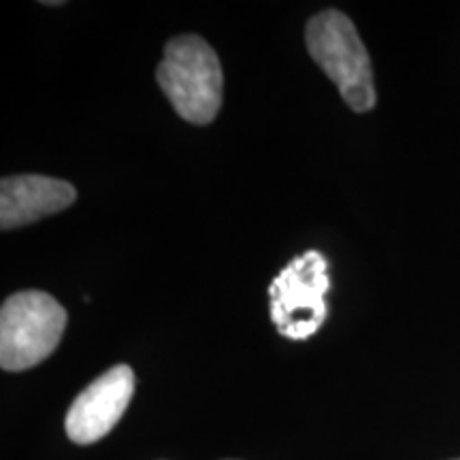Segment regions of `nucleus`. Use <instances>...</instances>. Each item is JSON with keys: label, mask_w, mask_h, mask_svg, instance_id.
Wrapping results in <instances>:
<instances>
[{"label": "nucleus", "mask_w": 460, "mask_h": 460, "mask_svg": "<svg viewBox=\"0 0 460 460\" xmlns=\"http://www.w3.org/2000/svg\"><path fill=\"white\" fill-rule=\"evenodd\" d=\"M309 56L339 88L352 111L367 113L376 107L377 94L373 68L365 43L348 15L326 9L309 20L305 28Z\"/></svg>", "instance_id": "2"}, {"label": "nucleus", "mask_w": 460, "mask_h": 460, "mask_svg": "<svg viewBox=\"0 0 460 460\" xmlns=\"http://www.w3.org/2000/svg\"><path fill=\"white\" fill-rule=\"evenodd\" d=\"M331 290L329 261L318 250L296 256L269 286L271 320L279 335L305 341L324 324L326 292Z\"/></svg>", "instance_id": "4"}, {"label": "nucleus", "mask_w": 460, "mask_h": 460, "mask_svg": "<svg viewBox=\"0 0 460 460\" xmlns=\"http://www.w3.org/2000/svg\"><path fill=\"white\" fill-rule=\"evenodd\" d=\"M77 190L45 175H13L0 183V228L13 230L71 207Z\"/></svg>", "instance_id": "6"}, {"label": "nucleus", "mask_w": 460, "mask_h": 460, "mask_svg": "<svg viewBox=\"0 0 460 460\" xmlns=\"http://www.w3.org/2000/svg\"><path fill=\"white\" fill-rule=\"evenodd\" d=\"M135 394V373L128 365H115L102 373L73 401L65 430L73 444L90 446L111 433Z\"/></svg>", "instance_id": "5"}, {"label": "nucleus", "mask_w": 460, "mask_h": 460, "mask_svg": "<svg viewBox=\"0 0 460 460\" xmlns=\"http://www.w3.org/2000/svg\"><path fill=\"white\" fill-rule=\"evenodd\" d=\"M158 85L180 118L190 124H211L222 107L224 75L217 54L203 37L171 39L156 71Z\"/></svg>", "instance_id": "1"}, {"label": "nucleus", "mask_w": 460, "mask_h": 460, "mask_svg": "<svg viewBox=\"0 0 460 460\" xmlns=\"http://www.w3.org/2000/svg\"><path fill=\"white\" fill-rule=\"evenodd\" d=\"M66 329V309L41 290L9 296L0 309V367L26 371L54 354Z\"/></svg>", "instance_id": "3"}]
</instances>
